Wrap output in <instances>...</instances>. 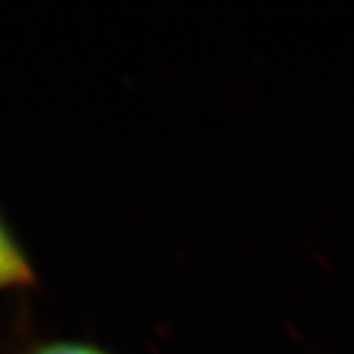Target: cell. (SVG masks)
<instances>
[{
    "label": "cell",
    "mask_w": 354,
    "mask_h": 354,
    "mask_svg": "<svg viewBox=\"0 0 354 354\" xmlns=\"http://www.w3.org/2000/svg\"><path fill=\"white\" fill-rule=\"evenodd\" d=\"M39 278L24 244L0 209V293L30 291L38 288Z\"/></svg>",
    "instance_id": "cell-2"
},
{
    "label": "cell",
    "mask_w": 354,
    "mask_h": 354,
    "mask_svg": "<svg viewBox=\"0 0 354 354\" xmlns=\"http://www.w3.org/2000/svg\"><path fill=\"white\" fill-rule=\"evenodd\" d=\"M12 323L0 335V354H114L95 342L46 337L34 329L28 311H16Z\"/></svg>",
    "instance_id": "cell-1"
}]
</instances>
